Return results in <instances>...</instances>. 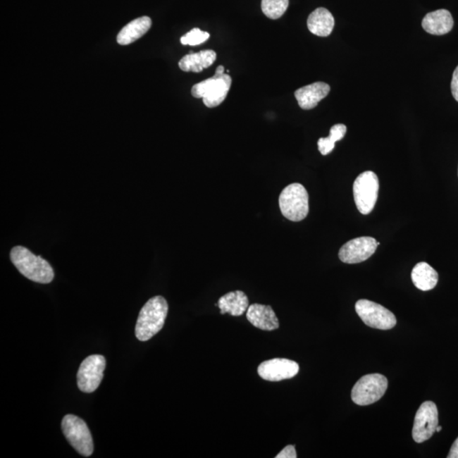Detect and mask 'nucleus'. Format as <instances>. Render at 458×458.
I'll return each mask as SVG.
<instances>
[{
    "label": "nucleus",
    "instance_id": "obj_15",
    "mask_svg": "<svg viewBox=\"0 0 458 458\" xmlns=\"http://www.w3.org/2000/svg\"><path fill=\"white\" fill-rule=\"evenodd\" d=\"M452 16L447 10L431 12L424 16L422 27L424 31L433 35H447L453 27Z\"/></svg>",
    "mask_w": 458,
    "mask_h": 458
},
{
    "label": "nucleus",
    "instance_id": "obj_23",
    "mask_svg": "<svg viewBox=\"0 0 458 458\" xmlns=\"http://www.w3.org/2000/svg\"><path fill=\"white\" fill-rule=\"evenodd\" d=\"M209 37V33L202 31L199 28H194L181 37V43L183 45L195 46L205 43Z\"/></svg>",
    "mask_w": 458,
    "mask_h": 458
},
{
    "label": "nucleus",
    "instance_id": "obj_20",
    "mask_svg": "<svg viewBox=\"0 0 458 458\" xmlns=\"http://www.w3.org/2000/svg\"><path fill=\"white\" fill-rule=\"evenodd\" d=\"M411 280L419 290L428 291L436 286L439 275L427 262H419L411 271Z\"/></svg>",
    "mask_w": 458,
    "mask_h": 458
},
{
    "label": "nucleus",
    "instance_id": "obj_26",
    "mask_svg": "<svg viewBox=\"0 0 458 458\" xmlns=\"http://www.w3.org/2000/svg\"><path fill=\"white\" fill-rule=\"evenodd\" d=\"M448 458H458V437L457 439L454 441L453 445H452L451 450H450Z\"/></svg>",
    "mask_w": 458,
    "mask_h": 458
},
{
    "label": "nucleus",
    "instance_id": "obj_22",
    "mask_svg": "<svg viewBox=\"0 0 458 458\" xmlns=\"http://www.w3.org/2000/svg\"><path fill=\"white\" fill-rule=\"evenodd\" d=\"M289 0H261V10L266 18L276 20L285 13Z\"/></svg>",
    "mask_w": 458,
    "mask_h": 458
},
{
    "label": "nucleus",
    "instance_id": "obj_6",
    "mask_svg": "<svg viewBox=\"0 0 458 458\" xmlns=\"http://www.w3.org/2000/svg\"><path fill=\"white\" fill-rule=\"evenodd\" d=\"M388 388V380L380 373L368 374L356 383L352 390L354 403L359 406H369L383 397Z\"/></svg>",
    "mask_w": 458,
    "mask_h": 458
},
{
    "label": "nucleus",
    "instance_id": "obj_25",
    "mask_svg": "<svg viewBox=\"0 0 458 458\" xmlns=\"http://www.w3.org/2000/svg\"><path fill=\"white\" fill-rule=\"evenodd\" d=\"M451 87L453 97L458 102V66L454 70Z\"/></svg>",
    "mask_w": 458,
    "mask_h": 458
},
{
    "label": "nucleus",
    "instance_id": "obj_3",
    "mask_svg": "<svg viewBox=\"0 0 458 458\" xmlns=\"http://www.w3.org/2000/svg\"><path fill=\"white\" fill-rule=\"evenodd\" d=\"M278 204L281 213L292 222L305 219L309 212V195L301 183L295 182L283 190Z\"/></svg>",
    "mask_w": 458,
    "mask_h": 458
},
{
    "label": "nucleus",
    "instance_id": "obj_1",
    "mask_svg": "<svg viewBox=\"0 0 458 458\" xmlns=\"http://www.w3.org/2000/svg\"><path fill=\"white\" fill-rule=\"evenodd\" d=\"M168 314V304L161 295L152 297L144 304L137 318L135 335L140 341H147L159 333Z\"/></svg>",
    "mask_w": 458,
    "mask_h": 458
},
{
    "label": "nucleus",
    "instance_id": "obj_10",
    "mask_svg": "<svg viewBox=\"0 0 458 458\" xmlns=\"http://www.w3.org/2000/svg\"><path fill=\"white\" fill-rule=\"evenodd\" d=\"M438 423L439 414L435 403L423 402L416 414L412 428V438L415 442L423 443L430 440L436 432Z\"/></svg>",
    "mask_w": 458,
    "mask_h": 458
},
{
    "label": "nucleus",
    "instance_id": "obj_2",
    "mask_svg": "<svg viewBox=\"0 0 458 458\" xmlns=\"http://www.w3.org/2000/svg\"><path fill=\"white\" fill-rule=\"evenodd\" d=\"M11 260L24 277L39 284H49L55 277L51 264L23 247L11 249Z\"/></svg>",
    "mask_w": 458,
    "mask_h": 458
},
{
    "label": "nucleus",
    "instance_id": "obj_9",
    "mask_svg": "<svg viewBox=\"0 0 458 458\" xmlns=\"http://www.w3.org/2000/svg\"><path fill=\"white\" fill-rule=\"evenodd\" d=\"M106 360L101 355H92L83 360L78 372V386L85 393H93L103 380Z\"/></svg>",
    "mask_w": 458,
    "mask_h": 458
},
{
    "label": "nucleus",
    "instance_id": "obj_13",
    "mask_svg": "<svg viewBox=\"0 0 458 458\" xmlns=\"http://www.w3.org/2000/svg\"><path fill=\"white\" fill-rule=\"evenodd\" d=\"M247 318L254 327L264 331L278 330L280 323L273 308L261 304H252L247 312Z\"/></svg>",
    "mask_w": 458,
    "mask_h": 458
},
{
    "label": "nucleus",
    "instance_id": "obj_18",
    "mask_svg": "<svg viewBox=\"0 0 458 458\" xmlns=\"http://www.w3.org/2000/svg\"><path fill=\"white\" fill-rule=\"evenodd\" d=\"M216 60V52L208 49L199 53L190 52L182 58L178 66L183 72L202 73L204 69L210 68Z\"/></svg>",
    "mask_w": 458,
    "mask_h": 458
},
{
    "label": "nucleus",
    "instance_id": "obj_27",
    "mask_svg": "<svg viewBox=\"0 0 458 458\" xmlns=\"http://www.w3.org/2000/svg\"><path fill=\"white\" fill-rule=\"evenodd\" d=\"M441 430H442V427L439 426H437V428H436V432H440Z\"/></svg>",
    "mask_w": 458,
    "mask_h": 458
},
{
    "label": "nucleus",
    "instance_id": "obj_12",
    "mask_svg": "<svg viewBox=\"0 0 458 458\" xmlns=\"http://www.w3.org/2000/svg\"><path fill=\"white\" fill-rule=\"evenodd\" d=\"M299 366L297 361L285 358H274L262 362L257 372L261 378L268 381L290 380L297 376Z\"/></svg>",
    "mask_w": 458,
    "mask_h": 458
},
{
    "label": "nucleus",
    "instance_id": "obj_8",
    "mask_svg": "<svg viewBox=\"0 0 458 458\" xmlns=\"http://www.w3.org/2000/svg\"><path fill=\"white\" fill-rule=\"evenodd\" d=\"M356 311L366 326L381 330H389L397 324V318L385 307L369 299L356 303Z\"/></svg>",
    "mask_w": 458,
    "mask_h": 458
},
{
    "label": "nucleus",
    "instance_id": "obj_14",
    "mask_svg": "<svg viewBox=\"0 0 458 458\" xmlns=\"http://www.w3.org/2000/svg\"><path fill=\"white\" fill-rule=\"evenodd\" d=\"M330 92V85L318 82L297 89L295 92V97L302 109L311 110L318 106V102L326 98Z\"/></svg>",
    "mask_w": 458,
    "mask_h": 458
},
{
    "label": "nucleus",
    "instance_id": "obj_7",
    "mask_svg": "<svg viewBox=\"0 0 458 458\" xmlns=\"http://www.w3.org/2000/svg\"><path fill=\"white\" fill-rule=\"evenodd\" d=\"M380 182L377 175L366 171L358 176L354 182L353 194L358 211L368 215L373 210L377 202Z\"/></svg>",
    "mask_w": 458,
    "mask_h": 458
},
{
    "label": "nucleus",
    "instance_id": "obj_24",
    "mask_svg": "<svg viewBox=\"0 0 458 458\" xmlns=\"http://www.w3.org/2000/svg\"><path fill=\"white\" fill-rule=\"evenodd\" d=\"M297 454L295 451V445H287L286 447L282 450V451L278 454L276 458H297Z\"/></svg>",
    "mask_w": 458,
    "mask_h": 458
},
{
    "label": "nucleus",
    "instance_id": "obj_19",
    "mask_svg": "<svg viewBox=\"0 0 458 458\" xmlns=\"http://www.w3.org/2000/svg\"><path fill=\"white\" fill-rule=\"evenodd\" d=\"M334 27V16L326 8H318L307 19L308 29L318 37L330 36Z\"/></svg>",
    "mask_w": 458,
    "mask_h": 458
},
{
    "label": "nucleus",
    "instance_id": "obj_11",
    "mask_svg": "<svg viewBox=\"0 0 458 458\" xmlns=\"http://www.w3.org/2000/svg\"><path fill=\"white\" fill-rule=\"evenodd\" d=\"M378 245L380 243L372 237H360L349 240L340 248V259L344 264H360L373 255Z\"/></svg>",
    "mask_w": 458,
    "mask_h": 458
},
{
    "label": "nucleus",
    "instance_id": "obj_5",
    "mask_svg": "<svg viewBox=\"0 0 458 458\" xmlns=\"http://www.w3.org/2000/svg\"><path fill=\"white\" fill-rule=\"evenodd\" d=\"M62 431L69 444L80 454L89 457L94 452L93 438L87 423L73 414L65 416L61 423Z\"/></svg>",
    "mask_w": 458,
    "mask_h": 458
},
{
    "label": "nucleus",
    "instance_id": "obj_21",
    "mask_svg": "<svg viewBox=\"0 0 458 458\" xmlns=\"http://www.w3.org/2000/svg\"><path fill=\"white\" fill-rule=\"evenodd\" d=\"M347 131V126L344 124H336L333 126L330 129V136L321 137L318 140V145L320 153L323 156L330 154L335 149L337 141L342 140Z\"/></svg>",
    "mask_w": 458,
    "mask_h": 458
},
{
    "label": "nucleus",
    "instance_id": "obj_17",
    "mask_svg": "<svg viewBox=\"0 0 458 458\" xmlns=\"http://www.w3.org/2000/svg\"><path fill=\"white\" fill-rule=\"evenodd\" d=\"M218 307L221 314H228L234 316H240L247 311L249 308V299L243 291H232L223 295L219 299Z\"/></svg>",
    "mask_w": 458,
    "mask_h": 458
},
{
    "label": "nucleus",
    "instance_id": "obj_16",
    "mask_svg": "<svg viewBox=\"0 0 458 458\" xmlns=\"http://www.w3.org/2000/svg\"><path fill=\"white\" fill-rule=\"evenodd\" d=\"M152 20L149 16H142L132 20L118 33L116 41L120 45H128L147 35L151 29Z\"/></svg>",
    "mask_w": 458,
    "mask_h": 458
},
{
    "label": "nucleus",
    "instance_id": "obj_4",
    "mask_svg": "<svg viewBox=\"0 0 458 458\" xmlns=\"http://www.w3.org/2000/svg\"><path fill=\"white\" fill-rule=\"evenodd\" d=\"M231 85L232 78L228 74L215 73L213 77L194 85L191 94L194 98L203 99L208 108H214L226 99Z\"/></svg>",
    "mask_w": 458,
    "mask_h": 458
}]
</instances>
